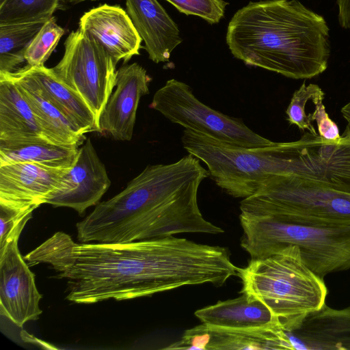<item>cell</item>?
<instances>
[{"instance_id": "obj_28", "label": "cell", "mask_w": 350, "mask_h": 350, "mask_svg": "<svg viewBox=\"0 0 350 350\" xmlns=\"http://www.w3.org/2000/svg\"><path fill=\"white\" fill-rule=\"evenodd\" d=\"M187 15L202 18L211 24L224 16L226 3L223 0H166Z\"/></svg>"}, {"instance_id": "obj_11", "label": "cell", "mask_w": 350, "mask_h": 350, "mask_svg": "<svg viewBox=\"0 0 350 350\" xmlns=\"http://www.w3.org/2000/svg\"><path fill=\"white\" fill-rule=\"evenodd\" d=\"M110 185L105 166L88 138L79 148L75 162L63 176L61 187L46 204L71 208L82 215L98 204Z\"/></svg>"}, {"instance_id": "obj_18", "label": "cell", "mask_w": 350, "mask_h": 350, "mask_svg": "<svg viewBox=\"0 0 350 350\" xmlns=\"http://www.w3.org/2000/svg\"><path fill=\"white\" fill-rule=\"evenodd\" d=\"M14 81L36 117L44 136L62 145L79 146L85 135L79 132L46 97L42 88L23 67L14 72H0Z\"/></svg>"}, {"instance_id": "obj_17", "label": "cell", "mask_w": 350, "mask_h": 350, "mask_svg": "<svg viewBox=\"0 0 350 350\" xmlns=\"http://www.w3.org/2000/svg\"><path fill=\"white\" fill-rule=\"evenodd\" d=\"M126 12L155 63L169 60L182 39L177 25L157 0H125Z\"/></svg>"}, {"instance_id": "obj_20", "label": "cell", "mask_w": 350, "mask_h": 350, "mask_svg": "<svg viewBox=\"0 0 350 350\" xmlns=\"http://www.w3.org/2000/svg\"><path fill=\"white\" fill-rule=\"evenodd\" d=\"M24 69L35 79L46 97L81 133L98 131V121L85 102L44 65Z\"/></svg>"}, {"instance_id": "obj_25", "label": "cell", "mask_w": 350, "mask_h": 350, "mask_svg": "<svg viewBox=\"0 0 350 350\" xmlns=\"http://www.w3.org/2000/svg\"><path fill=\"white\" fill-rule=\"evenodd\" d=\"M64 33V29L57 24L54 16L47 20L25 51L27 65H44Z\"/></svg>"}, {"instance_id": "obj_24", "label": "cell", "mask_w": 350, "mask_h": 350, "mask_svg": "<svg viewBox=\"0 0 350 350\" xmlns=\"http://www.w3.org/2000/svg\"><path fill=\"white\" fill-rule=\"evenodd\" d=\"M61 0H4L0 3V25L47 21Z\"/></svg>"}, {"instance_id": "obj_9", "label": "cell", "mask_w": 350, "mask_h": 350, "mask_svg": "<svg viewBox=\"0 0 350 350\" xmlns=\"http://www.w3.org/2000/svg\"><path fill=\"white\" fill-rule=\"evenodd\" d=\"M116 64L100 44L78 29L68 36L63 57L52 69L85 102L98 121L116 86Z\"/></svg>"}, {"instance_id": "obj_31", "label": "cell", "mask_w": 350, "mask_h": 350, "mask_svg": "<svg viewBox=\"0 0 350 350\" xmlns=\"http://www.w3.org/2000/svg\"><path fill=\"white\" fill-rule=\"evenodd\" d=\"M341 113L347 123L350 124V101L341 109Z\"/></svg>"}, {"instance_id": "obj_19", "label": "cell", "mask_w": 350, "mask_h": 350, "mask_svg": "<svg viewBox=\"0 0 350 350\" xmlns=\"http://www.w3.org/2000/svg\"><path fill=\"white\" fill-rule=\"evenodd\" d=\"M194 314L202 323L216 327L282 328L269 308L260 300L247 293H242L235 299L219 301L197 310Z\"/></svg>"}, {"instance_id": "obj_7", "label": "cell", "mask_w": 350, "mask_h": 350, "mask_svg": "<svg viewBox=\"0 0 350 350\" xmlns=\"http://www.w3.org/2000/svg\"><path fill=\"white\" fill-rule=\"evenodd\" d=\"M241 213L323 225H350V193L293 174L265 179Z\"/></svg>"}, {"instance_id": "obj_15", "label": "cell", "mask_w": 350, "mask_h": 350, "mask_svg": "<svg viewBox=\"0 0 350 350\" xmlns=\"http://www.w3.org/2000/svg\"><path fill=\"white\" fill-rule=\"evenodd\" d=\"M79 29L100 44L117 64L139 54L142 41L126 11L103 4L84 13Z\"/></svg>"}, {"instance_id": "obj_13", "label": "cell", "mask_w": 350, "mask_h": 350, "mask_svg": "<svg viewBox=\"0 0 350 350\" xmlns=\"http://www.w3.org/2000/svg\"><path fill=\"white\" fill-rule=\"evenodd\" d=\"M150 81L142 66L124 64L117 70L115 91L99 117V132L116 140H131L138 105L140 98L149 94Z\"/></svg>"}, {"instance_id": "obj_10", "label": "cell", "mask_w": 350, "mask_h": 350, "mask_svg": "<svg viewBox=\"0 0 350 350\" xmlns=\"http://www.w3.org/2000/svg\"><path fill=\"white\" fill-rule=\"evenodd\" d=\"M18 238L10 241L0 253V312L18 327L36 320L42 313V295L35 275L23 258Z\"/></svg>"}, {"instance_id": "obj_22", "label": "cell", "mask_w": 350, "mask_h": 350, "mask_svg": "<svg viewBox=\"0 0 350 350\" xmlns=\"http://www.w3.org/2000/svg\"><path fill=\"white\" fill-rule=\"evenodd\" d=\"M79 146L54 143L39 137L18 140H0V165L29 162L57 168H70Z\"/></svg>"}, {"instance_id": "obj_21", "label": "cell", "mask_w": 350, "mask_h": 350, "mask_svg": "<svg viewBox=\"0 0 350 350\" xmlns=\"http://www.w3.org/2000/svg\"><path fill=\"white\" fill-rule=\"evenodd\" d=\"M39 137H45L29 103L16 83L0 73V140Z\"/></svg>"}, {"instance_id": "obj_8", "label": "cell", "mask_w": 350, "mask_h": 350, "mask_svg": "<svg viewBox=\"0 0 350 350\" xmlns=\"http://www.w3.org/2000/svg\"><path fill=\"white\" fill-rule=\"evenodd\" d=\"M149 107L174 124L225 143L247 148L273 142L254 132L241 120L230 117L202 103L189 85L172 79L154 94Z\"/></svg>"}, {"instance_id": "obj_26", "label": "cell", "mask_w": 350, "mask_h": 350, "mask_svg": "<svg viewBox=\"0 0 350 350\" xmlns=\"http://www.w3.org/2000/svg\"><path fill=\"white\" fill-rule=\"evenodd\" d=\"M36 207H23L0 202V253L8 244L19 238L26 223L31 218Z\"/></svg>"}, {"instance_id": "obj_3", "label": "cell", "mask_w": 350, "mask_h": 350, "mask_svg": "<svg viewBox=\"0 0 350 350\" xmlns=\"http://www.w3.org/2000/svg\"><path fill=\"white\" fill-rule=\"evenodd\" d=\"M329 38L324 17L299 0L250 2L234 14L226 33L234 57L294 79L326 70Z\"/></svg>"}, {"instance_id": "obj_27", "label": "cell", "mask_w": 350, "mask_h": 350, "mask_svg": "<svg viewBox=\"0 0 350 350\" xmlns=\"http://www.w3.org/2000/svg\"><path fill=\"white\" fill-rule=\"evenodd\" d=\"M321 91L322 90L318 85L310 83L306 85L304 82L293 93L286 110V119L290 124L296 125L301 131L308 130L313 135L318 134L306 109L308 103Z\"/></svg>"}, {"instance_id": "obj_5", "label": "cell", "mask_w": 350, "mask_h": 350, "mask_svg": "<svg viewBox=\"0 0 350 350\" xmlns=\"http://www.w3.org/2000/svg\"><path fill=\"white\" fill-rule=\"evenodd\" d=\"M241 247L251 259L295 245L304 263L321 278L350 269V225H323L241 213Z\"/></svg>"}, {"instance_id": "obj_4", "label": "cell", "mask_w": 350, "mask_h": 350, "mask_svg": "<svg viewBox=\"0 0 350 350\" xmlns=\"http://www.w3.org/2000/svg\"><path fill=\"white\" fill-rule=\"evenodd\" d=\"M241 293L258 299L271 311L284 331L296 329L310 312L325 303L323 280L303 261L295 245L285 247L262 258L251 259L237 267Z\"/></svg>"}, {"instance_id": "obj_29", "label": "cell", "mask_w": 350, "mask_h": 350, "mask_svg": "<svg viewBox=\"0 0 350 350\" xmlns=\"http://www.w3.org/2000/svg\"><path fill=\"white\" fill-rule=\"evenodd\" d=\"M312 118L317 122L318 134L325 140L338 142L341 138L337 124L329 117L323 101L317 103L314 107Z\"/></svg>"}, {"instance_id": "obj_23", "label": "cell", "mask_w": 350, "mask_h": 350, "mask_svg": "<svg viewBox=\"0 0 350 350\" xmlns=\"http://www.w3.org/2000/svg\"><path fill=\"white\" fill-rule=\"evenodd\" d=\"M46 21L0 25V72L21 68L27 46Z\"/></svg>"}, {"instance_id": "obj_16", "label": "cell", "mask_w": 350, "mask_h": 350, "mask_svg": "<svg viewBox=\"0 0 350 350\" xmlns=\"http://www.w3.org/2000/svg\"><path fill=\"white\" fill-rule=\"evenodd\" d=\"M284 332L294 349L350 350V306L338 310L325 303Z\"/></svg>"}, {"instance_id": "obj_2", "label": "cell", "mask_w": 350, "mask_h": 350, "mask_svg": "<svg viewBox=\"0 0 350 350\" xmlns=\"http://www.w3.org/2000/svg\"><path fill=\"white\" fill-rule=\"evenodd\" d=\"M208 176L190 154L170 164L149 165L76 224L77 239L124 243L183 232H224L204 218L198 204L200 185Z\"/></svg>"}, {"instance_id": "obj_1", "label": "cell", "mask_w": 350, "mask_h": 350, "mask_svg": "<svg viewBox=\"0 0 350 350\" xmlns=\"http://www.w3.org/2000/svg\"><path fill=\"white\" fill-rule=\"evenodd\" d=\"M228 248L172 235L124 243H77L57 232L30 252L31 263L50 265L68 280L66 299L122 301L190 285L222 286L237 275Z\"/></svg>"}, {"instance_id": "obj_6", "label": "cell", "mask_w": 350, "mask_h": 350, "mask_svg": "<svg viewBox=\"0 0 350 350\" xmlns=\"http://www.w3.org/2000/svg\"><path fill=\"white\" fill-rule=\"evenodd\" d=\"M181 141L189 154L206 165L217 185L234 198L253 195L272 175L291 174V142L247 148L189 129L183 131Z\"/></svg>"}, {"instance_id": "obj_33", "label": "cell", "mask_w": 350, "mask_h": 350, "mask_svg": "<svg viewBox=\"0 0 350 350\" xmlns=\"http://www.w3.org/2000/svg\"><path fill=\"white\" fill-rule=\"evenodd\" d=\"M4 0H0V3H2Z\"/></svg>"}, {"instance_id": "obj_30", "label": "cell", "mask_w": 350, "mask_h": 350, "mask_svg": "<svg viewBox=\"0 0 350 350\" xmlns=\"http://www.w3.org/2000/svg\"><path fill=\"white\" fill-rule=\"evenodd\" d=\"M338 6L339 25L345 29H350V0H336Z\"/></svg>"}, {"instance_id": "obj_32", "label": "cell", "mask_w": 350, "mask_h": 350, "mask_svg": "<svg viewBox=\"0 0 350 350\" xmlns=\"http://www.w3.org/2000/svg\"><path fill=\"white\" fill-rule=\"evenodd\" d=\"M99 1V0H68V1L70 3H80V2H83V1Z\"/></svg>"}, {"instance_id": "obj_12", "label": "cell", "mask_w": 350, "mask_h": 350, "mask_svg": "<svg viewBox=\"0 0 350 350\" xmlns=\"http://www.w3.org/2000/svg\"><path fill=\"white\" fill-rule=\"evenodd\" d=\"M164 349H291L293 347L280 327L227 328L202 323L187 329L180 339Z\"/></svg>"}, {"instance_id": "obj_14", "label": "cell", "mask_w": 350, "mask_h": 350, "mask_svg": "<svg viewBox=\"0 0 350 350\" xmlns=\"http://www.w3.org/2000/svg\"><path fill=\"white\" fill-rule=\"evenodd\" d=\"M69 169L29 162L0 165V202L38 208L59 189Z\"/></svg>"}]
</instances>
